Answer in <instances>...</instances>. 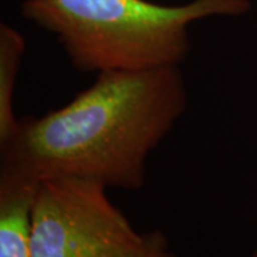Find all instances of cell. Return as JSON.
Instances as JSON below:
<instances>
[{
	"instance_id": "obj_2",
	"label": "cell",
	"mask_w": 257,
	"mask_h": 257,
	"mask_svg": "<svg viewBox=\"0 0 257 257\" xmlns=\"http://www.w3.org/2000/svg\"><path fill=\"white\" fill-rule=\"evenodd\" d=\"M250 0H23L20 15L55 35L82 73L180 66L192 52L190 26L209 18H239Z\"/></svg>"
},
{
	"instance_id": "obj_1",
	"label": "cell",
	"mask_w": 257,
	"mask_h": 257,
	"mask_svg": "<svg viewBox=\"0 0 257 257\" xmlns=\"http://www.w3.org/2000/svg\"><path fill=\"white\" fill-rule=\"evenodd\" d=\"M180 66L111 70L69 103L23 116L0 146V173L40 182L79 177L120 190L145 187L147 160L187 109Z\"/></svg>"
},
{
	"instance_id": "obj_6",
	"label": "cell",
	"mask_w": 257,
	"mask_h": 257,
	"mask_svg": "<svg viewBox=\"0 0 257 257\" xmlns=\"http://www.w3.org/2000/svg\"><path fill=\"white\" fill-rule=\"evenodd\" d=\"M117 257H179L170 248L169 240L163 231L150 230L143 231L142 239L127 251Z\"/></svg>"
},
{
	"instance_id": "obj_5",
	"label": "cell",
	"mask_w": 257,
	"mask_h": 257,
	"mask_svg": "<svg viewBox=\"0 0 257 257\" xmlns=\"http://www.w3.org/2000/svg\"><path fill=\"white\" fill-rule=\"evenodd\" d=\"M25 36L8 23L0 25V146L9 140L18 127L15 113V92L23 55Z\"/></svg>"
},
{
	"instance_id": "obj_4",
	"label": "cell",
	"mask_w": 257,
	"mask_h": 257,
	"mask_svg": "<svg viewBox=\"0 0 257 257\" xmlns=\"http://www.w3.org/2000/svg\"><path fill=\"white\" fill-rule=\"evenodd\" d=\"M37 182L0 173V257H33L32 202Z\"/></svg>"
},
{
	"instance_id": "obj_7",
	"label": "cell",
	"mask_w": 257,
	"mask_h": 257,
	"mask_svg": "<svg viewBox=\"0 0 257 257\" xmlns=\"http://www.w3.org/2000/svg\"><path fill=\"white\" fill-rule=\"evenodd\" d=\"M247 257H257V247L254 248V250H253V251H251V253H250Z\"/></svg>"
},
{
	"instance_id": "obj_3",
	"label": "cell",
	"mask_w": 257,
	"mask_h": 257,
	"mask_svg": "<svg viewBox=\"0 0 257 257\" xmlns=\"http://www.w3.org/2000/svg\"><path fill=\"white\" fill-rule=\"evenodd\" d=\"M109 189L79 177L37 182L30 221L33 257H117L142 239Z\"/></svg>"
}]
</instances>
